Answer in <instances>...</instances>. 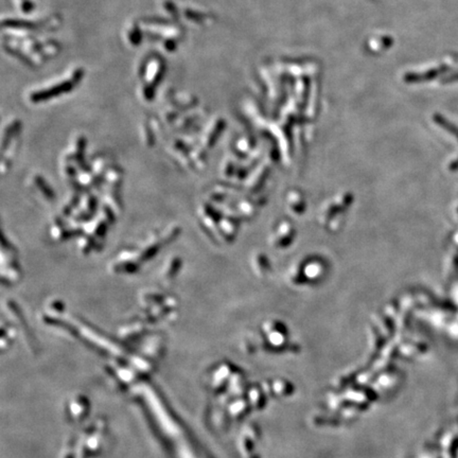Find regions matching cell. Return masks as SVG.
I'll return each mask as SVG.
<instances>
[{"label": "cell", "mask_w": 458, "mask_h": 458, "mask_svg": "<svg viewBox=\"0 0 458 458\" xmlns=\"http://www.w3.org/2000/svg\"><path fill=\"white\" fill-rule=\"evenodd\" d=\"M11 1L13 5H15L18 10L24 13H29L34 6L31 0H11Z\"/></svg>", "instance_id": "5b68a950"}, {"label": "cell", "mask_w": 458, "mask_h": 458, "mask_svg": "<svg viewBox=\"0 0 458 458\" xmlns=\"http://www.w3.org/2000/svg\"><path fill=\"white\" fill-rule=\"evenodd\" d=\"M452 82H458V72L451 74L450 77L443 80V83H452Z\"/></svg>", "instance_id": "8992f818"}, {"label": "cell", "mask_w": 458, "mask_h": 458, "mask_svg": "<svg viewBox=\"0 0 458 458\" xmlns=\"http://www.w3.org/2000/svg\"><path fill=\"white\" fill-rule=\"evenodd\" d=\"M83 76L84 70L81 68H76V69L66 73L61 79L50 82L43 87L33 90L29 94V99L32 101V103H39L40 101L54 99L61 94L70 92L73 88L78 86L83 79Z\"/></svg>", "instance_id": "7a4b0ae2"}, {"label": "cell", "mask_w": 458, "mask_h": 458, "mask_svg": "<svg viewBox=\"0 0 458 458\" xmlns=\"http://www.w3.org/2000/svg\"><path fill=\"white\" fill-rule=\"evenodd\" d=\"M143 33L150 38L159 40L169 50H172L179 44L183 36L181 27L163 18H145L142 20Z\"/></svg>", "instance_id": "277c9868"}, {"label": "cell", "mask_w": 458, "mask_h": 458, "mask_svg": "<svg viewBox=\"0 0 458 458\" xmlns=\"http://www.w3.org/2000/svg\"><path fill=\"white\" fill-rule=\"evenodd\" d=\"M166 70L163 59L158 54H150L145 59L140 66V92L143 99L151 100L154 98L156 90L162 81Z\"/></svg>", "instance_id": "3957f363"}, {"label": "cell", "mask_w": 458, "mask_h": 458, "mask_svg": "<svg viewBox=\"0 0 458 458\" xmlns=\"http://www.w3.org/2000/svg\"><path fill=\"white\" fill-rule=\"evenodd\" d=\"M9 35L4 38L6 50L26 64L37 66L59 53L60 46L52 39L40 42L31 32L22 30H9Z\"/></svg>", "instance_id": "6da1fadb"}]
</instances>
